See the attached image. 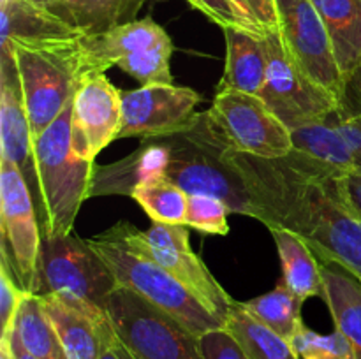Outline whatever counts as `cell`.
<instances>
[{
    "label": "cell",
    "instance_id": "cell-5",
    "mask_svg": "<svg viewBox=\"0 0 361 359\" xmlns=\"http://www.w3.org/2000/svg\"><path fill=\"white\" fill-rule=\"evenodd\" d=\"M159 139L168 150L166 178L187 194H208L224 201L231 213L252 217L249 192L226 148L219 144L207 123L204 113L187 129Z\"/></svg>",
    "mask_w": 361,
    "mask_h": 359
},
{
    "label": "cell",
    "instance_id": "cell-37",
    "mask_svg": "<svg viewBox=\"0 0 361 359\" xmlns=\"http://www.w3.org/2000/svg\"><path fill=\"white\" fill-rule=\"evenodd\" d=\"M328 120L341 130L344 139L348 141L355 160V171L361 172V113H351L338 108L334 115L328 116Z\"/></svg>",
    "mask_w": 361,
    "mask_h": 359
},
{
    "label": "cell",
    "instance_id": "cell-1",
    "mask_svg": "<svg viewBox=\"0 0 361 359\" xmlns=\"http://www.w3.org/2000/svg\"><path fill=\"white\" fill-rule=\"evenodd\" d=\"M226 155L245 183L252 218L295 232L321 264L361 278V218L342 192L344 172L298 150L275 158Z\"/></svg>",
    "mask_w": 361,
    "mask_h": 359
},
{
    "label": "cell",
    "instance_id": "cell-3",
    "mask_svg": "<svg viewBox=\"0 0 361 359\" xmlns=\"http://www.w3.org/2000/svg\"><path fill=\"white\" fill-rule=\"evenodd\" d=\"M0 53L14 58L25 109L34 139H37L73 101L87 77L81 37L53 42H9Z\"/></svg>",
    "mask_w": 361,
    "mask_h": 359
},
{
    "label": "cell",
    "instance_id": "cell-9",
    "mask_svg": "<svg viewBox=\"0 0 361 359\" xmlns=\"http://www.w3.org/2000/svg\"><path fill=\"white\" fill-rule=\"evenodd\" d=\"M204 116L214 137L228 151L275 158L295 150L291 130L270 111L259 95L217 90Z\"/></svg>",
    "mask_w": 361,
    "mask_h": 359
},
{
    "label": "cell",
    "instance_id": "cell-41",
    "mask_svg": "<svg viewBox=\"0 0 361 359\" xmlns=\"http://www.w3.org/2000/svg\"><path fill=\"white\" fill-rule=\"evenodd\" d=\"M4 338H7V340H9L11 351H13L14 359H37L35 355H32L30 352H28L27 348L23 347V345H21V341L18 340V336H16V333H14V331H11V333L7 334V336H4ZM0 340H2V338H0Z\"/></svg>",
    "mask_w": 361,
    "mask_h": 359
},
{
    "label": "cell",
    "instance_id": "cell-7",
    "mask_svg": "<svg viewBox=\"0 0 361 359\" xmlns=\"http://www.w3.org/2000/svg\"><path fill=\"white\" fill-rule=\"evenodd\" d=\"M109 229L133 252L154 260L173 275L204 308L219 319H226L235 299L219 284L203 259L190 248L187 225L154 222L147 231H140L136 225L123 220Z\"/></svg>",
    "mask_w": 361,
    "mask_h": 359
},
{
    "label": "cell",
    "instance_id": "cell-15",
    "mask_svg": "<svg viewBox=\"0 0 361 359\" xmlns=\"http://www.w3.org/2000/svg\"><path fill=\"white\" fill-rule=\"evenodd\" d=\"M0 157L13 162L27 182L35 208L41 203L34 136L30 130L20 76L11 55L0 53Z\"/></svg>",
    "mask_w": 361,
    "mask_h": 359
},
{
    "label": "cell",
    "instance_id": "cell-34",
    "mask_svg": "<svg viewBox=\"0 0 361 359\" xmlns=\"http://www.w3.org/2000/svg\"><path fill=\"white\" fill-rule=\"evenodd\" d=\"M28 292L21 289L6 259L0 257V338L13 331L18 308Z\"/></svg>",
    "mask_w": 361,
    "mask_h": 359
},
{
    "label": "cell",
    "instance_id": "cell-43",
    "mask_svg": "<svg viewBox=\"0 0 361 359\" xmlns=\"http://www.w3.org/2000/svg\"><path fill=\"white\" fill-rule=\"evenodd\" d=\"M30 2H34V4H37V6H42V7H53L55 6V4H59L60 0H30Z\"/></svg>",
    "mask_w": 361,
    "mask_h": 359
},
{
    "label": "cell",
    "instance_id": "cell-26",
    "mask_svg": "<svg viewBox=\"0 0 361 359\" xmlns=\"http://www.w3.org/2000/svg\"><path fill=\"white\" fill-rule=\"evenodd\" d=\"M13 331L25 348L37 359H69L44 306L41 296L28 292L18 308Z\"/></svg>",
    "mask_w": 361,
    "mask_h": 359
},
{
    "label": "cell",
    "instance_id": "cell-2",
    "mask_svg": "<svg viewBox=\"0 0 361 359\" xmlns=\"http://www.w3.org/2000/svg\"><path fill=\"white\" fill-rule=\"evenodd\" d=\"M34 146L41 189L37 215L42 236L71 234L81 204L88 199L97 168L95 162L80 157L73 148V101L34 139Z\"/></svg>",
    "mask_w": 361,
    "mask_h": 359
},
{
    "label": "cell",
    "instance_id": "cell-35",
    "mask_svg": "<svg viewBox=\"0 0 361 359\" xmlns=\"http://www.w3.org/2000/svg\"><path fill=\"white\" fill-rule=\"evenodd\" d=\"M263 35L279 32L277 0H233Z\"/></svg>",
    "mask_w": 361,
    "mask_h": 359
},
{
    "label": "cell",
    "instance_id": "cell-29",
    "mask_svg": "<svg viewBox=\"0 0 361 359\" xmlns=\"http://www.w3.org/2000/svg\"><path fill=\"white\" fill-rule=\"evenodd\" d=\"M130 197L143 208L152 222L185 225L189 194L168 178H154L140 183Z\"/></svg>",
    "mask_w": 361,
    "mask_h": 359
},
{
    "label": "cell",
    "instance_id": "cell-24",
    "mask_svg": "<svg viewBox=\"0 0 361 359\" xmlns=\"http://www.w3.org/2000/svg\"><path fill=\"white\" fill-rule=\"evenodd\" d=\"M224 329L238 341L249 359H300L286 338L264 326L240 301H233L229 306Z\"/></svg>",
    "mask_w": 361,
    "mask_h": 359
},
{
    "label": "cell",
    "instance_id": "cell-19",
    "mask_svg": "<svg viewBox=\"0 0 361 359\" xmlns=\"http://www.w3.org/2000/svg\"><path fill=\"white\" fill-rule=\"evenodd\" d=\"M224 74L217 90L259 95L268 67L267 39L238 28H226Z\"/></svg>",
    "mask_w": 361,
    "mask_h": 359
},
{
    "label": "cell",
    "instance_id": "cell-44",
    "mask_svg": "<svg viewBox=\"0 0 361 359\" xmlns=\"http://www.w3.org/2000/svg\"><path fill=\"white\" fill-rule=\"evenodd\" d=\"M360 282H361V278H360Z\"/></svg>",
    "mask_w": 361,
    "mask_h": 359
},
{
    "label": "cell",
    "instance_id": "cell-8",
    "mask_svg": "<svg viewBox=\"0 0 361 359\" xmlns=\"http://www.w3.org/2000/svg\"><path fill=\"white\" fill-rule=\"evenodd\" d=\"M106 312L115 336L134 359H203L196 334L130 289L118 285Z\"/></svg>",
    "mask_w": 361,
    "mask_h": 359
},
{
    "label": "cell",
    "instance_id": "cell-11",
    "mask_svg": "<svg viewBox=\"0 0 361 359\" xmlns=\"http://www.w3.org/2000/svg\"><path fill=\"white\" fill-rule=\"evenodd\" d=\"M264 39L268 67L259 97L270 111L289 130L321 122L334 115L341 108V101L298 67L286 51L281 34L271 32Z\"/></svg>",
    "mask_w": 361,
    "mask_h": 359
},
{
    "label": "cell",
    "instance_id": "cell-28",
    "mask_svg": "<svg viewBox=\"0 0 361 359\" xmlns=\"http://www.w3.org/2000/svg\"><path fill=\"white\" fill-rule=\"evenodd\" d=\"M242 303L257 320L286 338L289 344H293L298 331L305 326L302 319V306L305 301L293 294L282 282L270 292Z\"/></svg>",
    "mask_w": 361,
    "mask_h": 359
},
{
    "label": "cell",
    "instance_id": "cell-20",
    "mask_svg": "<svg viewBox=\"0 0 361 359\" xmlns=\"http://www.w3.org/2000/svg\"><path fill=\"white\" fill-rule=\"evenodd\" d=\"M345 83L361 65V0H312Z\"/></svg>",
    "mask_w": 361,
    "mask_h": 359
},
{
    "label": "cell",
    "instance_id": "cell-38",
    "mask_svg": "<svg viewBox=\"0 0 361 359\" xmlns=\"http://www.w3.org/2000/svg\"><path fill=\"white\" fill-rule=\"evenodd\" d=\"M101 333V355L99 359H134L133 355L127 352V348L123 347L118 341V338L115 336V331H113L111 324L104 326L99 329Z\"/></svg>",
    "mask_w": 361,
    "mask_h": 359
},
{
    "label": "cell",
    "instance_id": "cell-31",
    "mask_svg": "<svg viewBox=\"0 0 361 359\" xmlns=\"http://www.w3.org/2000/svg\"><path fill=\"white\" fill-rule=\"evenodd\" d=\"M291 345L300 359H358L351 341L338 329L330 334H321L303 326Z\"/></svg>",
    "mask_w": 361,
    "mask_h": 359
},
{
    "label": "cell",
    "instance_id": "cell-18",
    "mask_svg": "<svg viewBox=\"0 0 361 359\" xmlns=\"http://www.w3.org/2000/svg\"><path fill=\"white\" fill-rule=\"evenodd\" d=\"M83 37L48 7L30 0H0V46L9 42H53Z\"/></svg>",
    "mask_w": 361,
    "mask_h": 359
},
{
    "label": "cell",
    "instance_id": "cell-21",
    "mask_svg": "<svg viewBox=\"0 0 361 359\" xmlns=\"http://www.w3.org/2000/svg\"><path fill=\"white\" fill-rule=\"evenodd\" d=\"M324 303L341 331L361 359V282L341 264H321Z\"/></svg>",
    "mask_w": 361,
    "mask_h": 359
},
{
    "label": "cell",
    "instance_id": "cell-25",
    "mask_svg": "<svg viewBox=\"0 0 361 359\" xmlns=\"http://www.w3.org/2000/svg\"><path fill=\"white\" fill-rule=\"evenodd\" d=\"M41 301L69 359H99L102 341L97 324L55 296L44 294Z\"/></svg>",
    "mask_w": 361,
    "mask_h": 359
},
{
    "label": "cell",
    "instance_id": "cell-23",
    "mask_svg": "<svg viewBox=\"0 0 361 359\" xmlns=\"http://www.w3.org/2000/svg\"><path fill=\"white\" fill-rule=\"evenodd\" d=\"M147 0H60L49 11L83 35H94L137 20Z\"/></svg>",
    "mask_w": 361,
    "mask_h": 359
},
{
    "label": "cell",
    "instance_id": "cell-17",
    "mask_svg": "<svg viewBox=\"0 0 361 359\" xmlns=\"http://www.w3.org/2000/svg\"><path fill=\"white\" fill-rule=\"evenodd\" d=\"M168 150L159 137L143 139L141 146L122 160L97 165L92 178L94 196H130L140 183L154 178H166Z\"/></svg>",
    "mask_w": 361,
    "mask_h": 359
},
{
    "label": "cell",
    "instance_id": "cell-33",
    "mask_svg": "<svg viewBox=\"0 0 361 359\" xmlns=\"http://www.w3.org/2000/svg\"><path fill=\"white\" fill-rule=\"evenodd\" d=\"M185 2L196 11H200L201 14H204L212 23L221 27L222 30H226V28H238V30H245L250 32V34L267 37V35L261 34L250 23L249 18L235 6L233 0H185Z\"/></svg>",
    "mask_w": 361,
    "mask_h": 359
},
{
    "label": "cell",
    "instance_id": "cell-12",
    "mask_svg": "<svg viewBox=\"0 0 361 359\" xmlns=\"http://www.w3.org/2000/svg\"><path fill=\"white\" fill-rule=\"evenodd\" d=\"M279 34L293 60L342 102L345 80L338 69L326 27L312 0H277Z\"/></svg>",
    "mask_w": 361,
    "mask_h": 359
},
{
    "label": "cell",
    "instance_id": "cell-6",
    "mask_svg": "<svg viewBox=\"0 0 361 359\" xmlns=\"http://www.w3.org/2000/svg\"><path fill=\"white\" fill-rule=\"evenodd\" d=\"M108 264L116 282L159 306L197 338L224 327V320L204 308L173 275L145 256L133 252L111 229L88 239Z\"/></svg>",
    "mask_w": 361,
    "mask_h": 359
},
{
    "label": "cell",
    "instance_id": "cell-30",
    "mask_svg": "<svg viewBox=\"0 0 361 359\" xmlns=\"http://www.w3.org/2000/svg\"><path fill=\"white\" fill-rule=\"evenodd\" d=\"M171 56L173 46H161V48L148 49L140 55L120 60L116 67L140 81L141 87L145 84H173Z\"/></svg>",
    "mask_w": 361,
    "mask_h": 359
},
{
    "label": "cell",
    "instance_id": "cell-14",
    "mask_svg": "<svg viewBox=\"0 0 361 359\" xmlns=\"http://www.w3.org/2000/svg\"><path fill=\"white\" fill-rule=\"evenodd\" d=\"M122 127V90L104 74L87 76L73 99V148L95 162L108 144L118 139Z\"/></svg>",
    "mask_w": 361,
    "mask_h": 359
},
{
    "label": "cell",
    "instance_id": "cell-22",
    "mask_svg": "<svg viewBox=\"0 0 361 359\" xmlns=\"http://www.w3.org/2000/svg\"><path fill=\"white\" fill-rule=\"evenodd\" d=\"M277 245L282 264V284L302 301L323 296L321 263L309 245L295 232L268 229Z\"/></svg>",
    "mask_w": 361,
    "mask_h": 359
},
{
    "label": "cell",
    "instance_id": "cell-10",
    "mask_svg": "<svg viewBox=\"0 0 361 359\" xmlns=\"http://www.w3.org/2000/svg\"><path fill=\"white\" fill-rule=\"evenodd\" d=\"M42 229L32 194L20 169L0 157V257L21 289L41 291Z\"/></svg>",
    "mask_w": 361,
    "mask_h": 359
},
{
    "label": "cell",
    "instance_id": "cell-36",
    "mask_svg": "<svg viewBox=\"0 0 361 359\" xmlns=\"http://www.w3.org/2000/svg\"><path fill=\"white\" fill-rule=\"evenodd\" d=\"M203 359H249L238 341L224 329H214L200 338Z\"/></svg>",
    "mask_w": 361,
    "mask_h": 359
},
{
    "label": "cell",
    "instance_id": "cell-13",
    "mask_svg": "<svg viewBox=\"0 0 361 359\" xmlns=\"http://www.w3.org/2000/svg\"><path fill=\"white\" fill-rule=\"evenodd\" d=\"M201 101L196 90L176 84H145L122 92L118 139H150L180 132L196 120Z\"/></svg>",
    "mask_w": 361,
    "mask_h": 359
},
{
    "label": "cell",
    "instance_id": "cell-4",
    "mask_svg": "<svg viewBox=\"0 0 361 359\" xmlns=\"http://www.w3.org/2000/svg\"><path fill=\"white\" fill-rule=\"evenodd\" d=\"M116 287L115 275L88 239L78 238L73 232L42 236L41 291L37 296H55L94 320L101 329L109 326L106 308Z\"/></svg>",
    "mask_w": 361,
    "mask_h": 359
},
{
    "label": "cell",
    "instance_id": "cell-32",
    "mask_svg": "<svg viewBox=\"0 0 361 359\" xmlns=\"http://www.w3.org/2000/svg\"><path fill=\"white\" fill-rule=\"evenodd\" d=\"M229 206L219 197L208 194H189L185 225L207 234L226 236L229 232Z\"/></svg>",
    "mask_w": 361,
    "mask_h": 359
},
{
    "label": "cell",
    "instance_id": "cell-16",
    "mask_svg": "<svg viewBox=\"0 0 361 359\" xmlns=\"http://www.w3.org/2000/svg\"><path fill=\"white\" fill-rule=\"evenodd\" d=\"M161 46H173V41L168 32L150 16L137 18L101 34L83 35L81 53L85 74H104L109 67H116L120 60Z\"/></svg>",
    "mask_w": 361,
    "mask_h": 359
},
{
    "label": "cell",
    "instance_id": "cell-27",
    "mask_svg": "<svg viewBox=\"0 0 361 359\" xmlns=\"http://www.w3.org/2000/svg\"><path fill=\"white\" fill-rule=\"evenodd\" d=\"M291 139L295 150L303 151L342 172L355 171V160L348 141L328 118L291 130Z\"/></svg>",
    "mask_w": 361,
    "mask_h": 359
},
{
    "label": "cell",
    "instance_id": "cell-40",
    "mask_svg": "<svg viewBox=\"0 0 361 359\" xmlns=\"http://www.w3.org/2000/svg\"><path fill=\"white\" fill-rule=\"evenodd\" d=\"M341 108L351 113H361V65L345 83L344 97Z\"/></svg>",
    "mask_w": 361,
    "mask_h": 359
},
{
    "label": "cell",
    "instance_id": "cell-39",
    "mask_svg": "<svg viewBox=\"0 0 361 359\" xmlns=\"http://www.w3.org/2000/svg\"><path fill=\"white\" fill-rule=\"evenodd\" d=\"M342 192L345 201L353 208L356 215L361 218V172L349 171L342 176Z\"/></svg>",
    "mask_w": 361,
    "mask_h": 359
},
{
    "label": "cell",
    "instance_id": "cell-42",
    "mask_svg": "<svg viewBox=\"0 0 361 359\" xmlns=\"http://www.w3.org/2000/svg\"><path fill=\"white\" fill-rule=\"evenodd\" d=\"M0 359H14L13 351H11V345L7 338L0 340Z\"/></svg>",
    "mask_w": 361,
    "mask_h": 359
}]
</instances>
